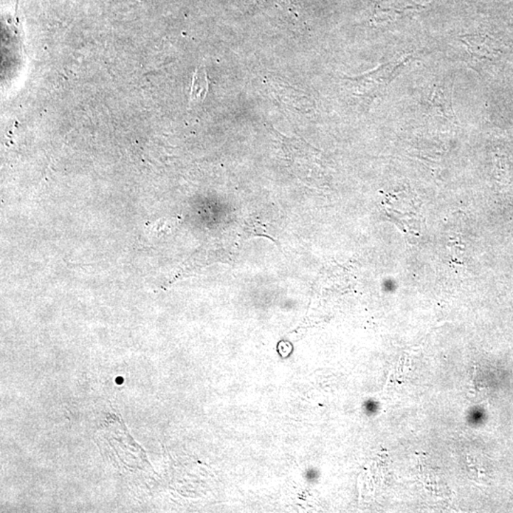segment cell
I'll list each match as a JSON object with an SVG mask.
<instances>
[{"label": "cell", "instance_id": "cell-2", "mask_svg": "<svg viewBox=\"0 0 513 513\" xmlns=\"http://www.w3.org/2000/svg\"><path fill=\"white\" fill-rule=\"evenodd\" d=\"M208 91V80L204 69L197 70L194 75L191 100H204Z\"/></svg>", "mask_w": 513, "mask_h": 513}, {"label": "cell", "instance_id": "cell-1", "mask_svg": "<svg viewBox=\"0 0 513 513\" xmlns=\"http://www.w3.org/2000/svg\"><path fill=\"white\" fill-rule=\"evenodd\" d=\"M399 65L385 64L374 72L355 78H348L352 83L355 94L360 97H376L387 86L392 75Z\"/></svg>", "mask_w": 513, "mask_h": 513}]
</instances>
